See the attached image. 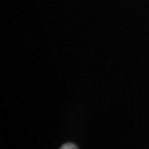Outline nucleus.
Returning a JSON list of instances; mask_svg holds the SVG:
<instances>
[{"label":"nucleus","mask_w":149,"mask_h":149,"mask_svg":"<svg viewBox=\"0 0 149 149\" xmlns=\"http://www.w3.org/2000/svg\"><path fill=\"white\" fill-rule=\"evenodd\" d=\"M60 149H78L73 143H65Z\"/></svg>","instance_id":"f257e3e1"}]
</instances>
